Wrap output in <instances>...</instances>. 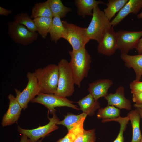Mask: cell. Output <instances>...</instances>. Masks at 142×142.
Segmentation results:
<instances>
[{
	"mask_svg": "<svg viewBox=\"0 0 142 142\" xmlns=\"http://www.w3.org/2000/svg\"><path fill=\"white\" fill-rule=\"evenodd\" d=\"M8 108L3 116L1 124L3 127L11 125L17 121L22 109L16 97L9 94Z\"/></svg>",
	"mask_w": 142,
	"mask_h": 142,
	"instance_id": "12",
	"label": "cell"
},
{
	"mask_svg": "<svg viewBox=\"0 0 142 142\" xmlns=\"http://www.w3.org/2000/svg\"><path fill=\"white\" fill-rule=\"evenodd\" d=\"M125 89L122 86L119 87L114 93H110L104 97L108 105L113 106L119 109L131 110L132 106L130 101L124 95Z\"/></svg>",
	"mask_w": 142,
	"mask_h": 142,
	"instance_id": "13",
	"label": "cell"
},
{
	"mask_svg": "<svg viewBox=\"0 0 142 142\" xmlns=\"http://www.w3.org/2000/svg\"><path fill=\"white\" fill-rule=\"evenodd\" d=\"M136 109L139 113L141 118L142 119V109L138 108H136Z\"/></svg>",
	"mask_w": 142,
	"mask_h": 142,
	"instance_id": "36",
	"label": "cell"
},
{
	"mask_svg": "<svg viewBox=\"0 0 142 142\" xmlns=\"http://www.w3.org/2000/svg\"><path fill=\"white\" fill-rule=\"evenodd\" d=\"M129 121V118L127 116L125 117H121L120 116L111 120V121H114L118 123L120 126L119 131L117 137L113 142H124L123 134L126 129Z\"/></svg>",
	"mask_w": 142,
	"mask_h": 142,
	"instance_id": "28",
	"label": "cell"
},
{
	"mask_svg": "<svg viewBox=\"0 0 142 142\" xmlns=\"http://www.w3.org/2000/svg\"><path fill=\"white\" fill-rule=\"evenodd\" d=\"M94 129L86 130L79 136L74 142H95L96 137Z\"/></svg>",
	"mask_w": 142,
	"mask_h": 142,
	"instance_id": "29",
	"label": "cell"
},
{
	"mask_svg": "<svg viewBox=\"0 0 142 142\" xmlns=\"http://www.w3.org/2000/svg\"><path fill=\"white\" fill-rule=\"evenodd\" d=\"M40 92L54 94L58 86L59 72L57 65H48L43 68L36 69L34 72Z\"/></svg>",
	"mask_w": 142,
	"mask_h": 142,
	"instance_id": "2",
	"label": "cell"
},
{
	"mask_svg": "<svg viewBox=\"0 0 142 142\" xmlns=\"http://www.w3.org/2000/svg\"><path fill=\"white\" fill-rule=\"evenodd\" d=\"M30 17L34 19L40 17L53 18V16L48 0L35 4L32 9Z\"/></svg>",
	"mask_w": 142,
	"mask_h": 142,
	"instance_id": "21",
	"label": "cell"
},
{
	"mask_svg": "<svg viewBox=\"0 0 142 142\" xmlns=\"http://www.w3.org/2000/svg\"><path fill=\"white\" fill-rule=\"evenodd\" d=\"M135 49L139 54H142V37L139 40Z\"/></svg>",
	"mask_w": 142,
	"mask_h": 142,
	"instance_id": "33",
	"label": "cell"
},
{
	"mask_svg": "<svg viewBox=\"0 0 142 142\" xmlns=\"http://www.w3.org/2000/svg\"><path fill=\"white\" fill-rule=\"evenodd\" d=\"M62 22L64 28L62 38L69 43L72 50L77 51L85 47L90 40L86 34V28L80 27L65 21Z\"/></svg>",
	"mask_w": 142,
	"mask_h": 142,
	"instance_id": "5",
	"label": "cell"
},
{
	"mask_svg": "<svg viewBox=\"0 0 142 142\" xmlns=\"http://www.w3.org/2000/svg\"><path fill=\"white\" fill-rule=\"evenodd\" d=\"M57 65L59 78L57 89L54 94L65 97L71 96L74 91L75 83L69 62L63 58L60 60Z\"/></svg>",
	"mask_w": 142,
	"mask_h": 142,
	"instance_id": "4",
	"label": "cell"
},
{
	"mask_svg": "<svg viewBox=\"0 0 142 142\" xmlns=\"http://www.w3.org/2000/svg\"><path fill=\"white\" fill-rule=\"evenodd\" d=\"M140 142H142V138Z\"/></svg>",
	"mask_w": 142,
	"mask_h": 142,
	"instance_id": "40",
	"label": "cell"
},
{
	"mask_svg": "<svg viewBox=\"0 0 142 142\" xmlns=\"http://www.w3.org/2000/svg\"><path fill=\"white\" fill-rule=\"evenodd\" d=\"M130 87L132 93L142 92V81L136 80H133L130 83Z\"/></svg>",
	"mask_w": 142,
	"mask_h": 142,
	"instance_id": "30",
	"label": "cell"
},
{
	"mask_svg": "<svg viewBox=\"0 0 142 142\" xmlns=\"http://www.w3.org/2000/svg\"><path fill=\"white\" fill-rule=\"evenodd\" d=\"M75 4L78 14L83 18L87 15L92 16L93 9L99 4H106L103 1L95 0H76Z\"/></svg>",
	"mask_w": 142,
	"mask_h": 142,
	"instance_id": "17",
	"label": "cell"
},
{
	"mask_svg": "<svg viewBox=\"0 0 142 142\" xmlns=\"http://www.w3.org/2000/svg\"><path fill=\"white\" fill-rule=\"evenodd\" d=\"M53 16L60 18L65 17L71 10V9L64 6L60 0H48Z\"/></svg>",
	"mask_w": 142,
	"mask_h": 142,
	"instance_id": "25",
	"label": "cell"
},
{
	"mask_svg": "<svg viewBox=\"0 0 142 142\" xmlns=\"http://www.w3.org/2000/svg\"><path fill=\"white\" fill-rule=\"evenodd\" d=\"M120 57L127 67L134 70L136 74L135 80H140L142 76V54L130 55L121 54Z\"/></svg>",
	"mask_w": 142,
	"mask_h": 142,
	"instance_id": "16",
	"label": "cell"
},
{
	"mask_svg": "<svg viewBox=\"0 0 142 142\" xmlns=\"http://www.w3.org/2000/svg\"><path fill=\"white\" fill-rule=\"evenodd\" d=\"M14 21L25 26L33 32H36L37 29L33 19H32L27 13L22 12L16 14L14 17Z\"/></svg>",
	"mask_w": 142,
	"mask_h": 142,
	"instance_id": "26",
	"label": "cell"
},
{
	"mask_svg": "<svg viewBox=\"0 0 142 142\" xmlns=\"http://www.w3.org/2000/svg\"><path fill=\"white\" fill-rule=\"evenodd\" d=\"M87 115L86 114L83 113L78 115L68 113L64 116V118L63 120L58 121L57 124L65 126L68 131L72 128L74 124L78 122L82 118L86 117Z\"/></svg>",
	"mask_w": 142,
	"mask_h": 142,
	"instance_id": "27",
	"label": "cell"
},
{
	"mask_svg": "<svg viewBox=\"0 0 142 142\" xmlns=\"http://www.w3.org/2000/svg\"><path fill=\"white\" fill-rule=\"evenodd\" d=\"M7 24L9 37L16 43L27 46L38 38V33L29 30L23 25L14 21L9 22Z\"/></svg>",
	"mask_w": 142,
	"mask_h": 142,
	"instance_id": "6",
	"label": "cell"
},
{
	"mask_svg": "<svg viewBox=\"0 0 142 142\" xmlns=\"http://www.w3.org/2000/svg\"><path fill=\"white\" fill-rule=\"evenodd\" d=\"M77 103L83 113L89 116L94 115L97 110L100 107L98 100H95L89 93Z\"/></svg>",
	"mask_w": 142,
	"mask_h": 142,
	"instance_id": "18",
	"label": "cell"
},
{
	"mask_svg": "<svg viewBox=\"0 0 142 142\" xmlns=\"http://www.w3.org/2000/svg\"><path fill=\"white\" fill-rule=\"evenodd\" d=\"M52 118L48 116L49 122L46 125L31 129H23L19 126H17L18 131L27 136L33 142H37L40 138H43L50 133L58 129L57 123L59 121L55 113L53 114Z\"/></svg>",
	"mask_w": 142,
	"mask_h": 142,
	"instance_id": "9",
	"label": "cell"
},
{
	"mask_svg": "<svg viewBox=\"0 0 142 142\" xmlns=\"http://www.w3.org/2000/svg\"><path fill=\"white\" fill-rule=\"evenodd\" d=\"M113 84L112 81L109 79H99L89 83L87 90L95 100H98L108 94V91Z\"/></svg>",
	"mask_w": 142,
	"mask_h": 142,
	"instance_id": "15",
	"label": "cell"
},
{
	"mask_svg": "<svg viewBox=\"0 0 142 142\" xmlns=\"http://www.w3.org/2000/svg\"><path fill=\"white\" fill-rule=\"evenodd\" d=\"M132 100L135 104H142V92H139L132 93Z\"/></svg>",
	"mask_w": 142,
	"mask_h": 142,
	"instance_id": "31",
	"label": "cell"
},
{
	"mask_svg": "<svg viewBox=\"0 0 142 142\" xmlns=\"http://www.w3.org/2000/svg\"><path fill=\"white\" fill-rule=\"evenodd\" d=\"M20 142H33L27 136L22 135Z\"/></svg>",
	"mask_w": 142,
	"mask_h": 142,
	"instance_id": "35",
	"label": "cell"
},
{
	"mask_svg": "<svg viewBox=\"0 0 142 142\" xmlns=\"http://www.w3.org/2000/svg\"><path fill=\"white\" fill-rule=\"evenodd\" d=\"M134 106L136 108H140L142 109V104H134Z\"/></svg>",
	"mask_w": 142,
	"mask_h": 142,
	"instance_id": "37",
	"label": "cell"
},
{
	"mask_svg": "<svg viewBox=\"0 0 142 142\" xmlns=\"http://www.w3.org/2000/svg\"><path fill=\"white\" fill-rule=\"evenodd\" d=\"M53 18L40 17L33 19L37 31L42 37L45 38L51 28Z\"/></svg>",
	"mask_w": 142,
	"mask_h": 142,
	"instance_id": "22",
	"label": "cell"
},
{
	"mask_svg": "<svg viewBox=\"0 0 142 142\" xmlns=\"http://www.w3.org/2000/svg\"><path fill=\"white\" fill-rule=\"evenodd\" d=\"M56 142H73L67 135L63 138L60 139Z\"/></svg>",
	"mask_w": 142,
	"mask_h": 142,
	"instance_id": "34",
	"label": "cell"
},
{
	"mask_svg": "<svg viewBox=\"0 0 142 142\" xmlns=\"http://www.w3.org/2000/svg\"><path fill=\"white\" fill-rule=\"evenodd\" d=\"M137 17L138 19H142V11L137 15Z\"/></svg>",
	"mask_w": 142,
	"mask_h": 142,
	"instance_id": "38",
	"label": "cell"
},
{
	"mask_svg": "<svg viewBox=\"0 0 142 142\" xmlns=\"http://www.w3.org/2000/svg\"><path fill=\"white\" fill-rule=\"evenodd\" d=\"M43 138H42L40 140H39L37 142H41L42 140H43Z\"/></svg>",
	"mask_w": 142,
	"mask_h": 142,
	"instance_id": "39",
	"label": "cell"
},
{
	"mask_svg": "<svg viewBox=\"0 0 142 142\" xmlns=\"http://www.w3.org/2000/svg\"><path fill=\"white\" fill-rule=\"evenodd\" d=\"M31 102L41 104L46 107L48 112L53 114L55 113V108L66 106L76 110L79 109L73 104V102L66 97L57 96L52 94H47L40 92Z\"/></svg>",
	"mask_w": 142,
	"mask_h": 142,
	"instance_id": "7",
	"label": "cell"
},
{
	"mask_svg": "<svg viewBox=\"0 0 142 142\" xmlns=\"http://www.w3.org/2000/svg\"><path fill=\"white\" fill-rule=\"evenodd\" d=\"M111 27V21L103 11L97 6L93 10L90 22L86 28V33L89 40H94L99 43L106 32Z\"/></svg>",
	"mask_w": 142,
	"mask_h": 142,
	"instance_id": "3",
	"label": "cell"
},
{
	"mask_svg": "<svg viewBox=\"0 0 142 142\" xmlns=\"http://www.w3.org/2000/svg\"><path fill=\"white\" fill-rule=\"evenodd\" d=\"M11 10L5 9L2 7H0V15L8 16L12 13Z\"/></svg>",
	"mask_w": 142,
	"mask_h": 142,
	"instance_id": "32",
	"label": "cell"
},
{
	"mask_svg": "<svg viewBox=\"0 0 142 142\" xmlns=\"http://www.w3.org/2000/svg\"><path fill=\"white\" fill-rule=\"evenodd\" d=\"M131 121L132 129V137L131 142H140L142 137L140 129V123L141 117L136 109L131 110L127 114Z\"/></svg>",
	"mask_w": 142,
	"mask_h": 142,
	"instance_id": "19",
	"label": "cell"
},
{
	"mask_svg": "<svg viewBox=\"0 0 142 142\" xmlns=\"http://www.w3.org/2000/svg\"><path fill=\"white\" fill-rule=\"evenodd\" d=\"M70 59L69 65L73 74L75 84L80 88L81 82L87 77L90 69V55L84 47L77 51H69Z\"/></svg>",
	"mask_w": 142,
	"mask_h": 142,
	"instance_id": "1",
	"label": "cell"
},
{
	"mask_svg": "<svg viewBox=\"0 0 142 142\" xmlns=\"http://www.w3.org/2000/svg\"><path fill=\"white\" fill-rule=\"evenodd\" d=\"M28 79L27 84L23 90L21 92L15 89L16 98L22 108L25 110L31 101L40 92L37 78L34 72H28L27 74Z\"/></svg>",
	"mask_w": 142,
	"mask_h": 142,
	"instance_id": "8",
	"label": "cell"
},
{
	"mask_svg": "<svg viewBox=\"0 0 142 142\" xmlns=\"http://www.w3.org/2000/svg\"><path fill=\"white\" fill-rule=\"evenodd\" d=\"M128 0H109L107 7L104 10L105 15L109 21L124 7Z\"/></svg>",
	"mask_w": 142,
	"mask_h": 142,
	"instance_id": "24",
	"label": "cell"
},
{
	"mask_svg": "<svg viewBox=\"0 0 142 142\" xmlns=\"http://www.w3.org/2000/svg\"><path fill=\"white\" fill-rule=\"evenodd\" d=\"M97 115L98 118L102 119V122H108L120 116V110L113 106L108 105L104 108L99 109Z\"/></svg>",
	"mask_w": 142,
	"mask_h": 142,
	"instance_id": "20",
	"label": "cell"
},
{
	"mask_svg": "<svg viewBox=\"0 0 142 142\" xmlns=\"http://www.w3.org/2000/svg\"><path fill=\"white\" fill-rule=\"evenodd\" d=\"M117 49L122 54H128L129 52L135 49L142 37V31H132L120 30L116 32Z\"/></svg>",
	"mask_w": 142,
	"mask_h": 142,
	"instance_id": "10",
	"label": "cell"
},
{
	"mask_svg": "<svg viewBox=\"0 0 142 142\" xmlns=\"http://www.w3.org/2000/svg\"><path fill=\"white\" fill-rule=\"evenodd\" d=\"M64 31V28L61 18L57 16L54 17L49 32L51 41L56 43L59 39L62 38Z\"/></svg>",
	"mask_w": 142,
	"mask_h": 142,
	"instance_id": "23",
	"label": "cell"
},
{
	"mask_svg": "<svg viewBox=\"0 0 142 142\" xmlns=\"http://www.w3.org/2000/svg\"><path fill=\"white\" fill-rule=\"evenodd\" d=\"M111 27L105 33L97 47L99 53L107 56L113 55L117 49L116 32Z\"/></svg>",
	"mask_w": 142,
	"mask_h": 142,
	"instance_id": "11",
	"label": "cell"
},
{
	"mask_svg": "<svg viewBox=\"0 0 142 142\" xmlns=\"http://www.w3.org/2000/svg\"><path fill=\"white\" fill-rule=\"evenodd\" d=\"M142 8V0H129L111 21L112 27L118 24L128 14H136Z\"/></svg>",
	"mask_w": 142,
	"mask_h": 142,
	"instance_id": "14",
	"label": "cell"
}]
</instances>
